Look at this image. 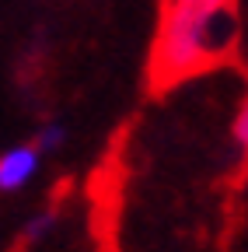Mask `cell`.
Instances as JSON below:
<instances>
[{
	"instance_id": "6da1fadb",
	"label": "cell",
	"mask_w": 248,
	"mask_h": 252,
	"mask_svg": "<svg viewBox=\"0 0 248 252\" xmlns=\"http://www.w3.org/2000/svg\"><path fill=\"white\" fill-rule=\"evenodd\" d=\"M234 32L231 0H171L154 49V70L158 77L193 74L234 46Z\"/></svg>"
},
{
	"instance_id": "277c9868",
	"label": "cell",
	"mask_w": 248,
	"mask_h": 252,
	"mask_svg": "<svg viewBox=\"0 0 248 252\" xmlns=\"http://www.w3.org/2000/svg\"><path fill=\"white\" fill-rule=\"evenodd\" d=\"M63 140H67V126H63V123H56V119H53V123H46L42 130H39V137H35L39 151H56Z\"/></svg>"
},
{
	"instance_id": "5b68a950",
	"label": "cell",
	"mask_w": 248,
	"mask_h": 252,
	"mask_svg": "<svg viewBox=\"0 0 248 252\" xmlns=\"http://www.w3.org/2000/svg\"><path fill=\"white\" fill-rule=\"evenodd\" d=\"M234 144L241 154H248V94H245V102L238 109V119H234Z\"/></svg>"
},
{
	"instance_id": "7a4b0ae2",
	"label": "cell",
	"mask_w": 248,
	"mask_h": 252,
	"mask_svg": "<svg viewBox=\"0 0 248 252\" xmlns=\"http://www.w3.org/2000/svg\"><path fill=\"white\" fill-rule=\"evenodd\" d=\"M39 144H18L0 154V193H18L21 186L32 182V175L39 172Z\"/></svg>"
},
{
	"instance_id": "3957f363",
	"label": "cell",
	"mask_w": 248,
	"mask_h": 252,
	"mask_svg": "<svg viewBox=\"0 0 248 252\" xmlns=\"http://www.w3.org/2000/svg\"><path fill=\"white\" fill-rule=\"evenodd\" d=\"M53 224H56V214L53 210H42V214H35L28 224L21 228V242L25 245H35V242H42L49 231H53Z\"/></svg>"
}]
</instances>
